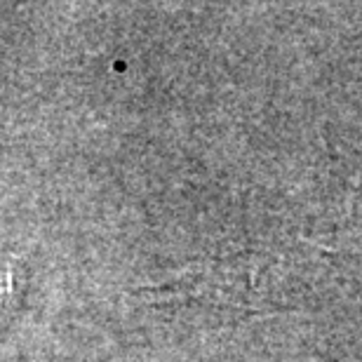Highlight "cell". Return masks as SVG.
Instances as JSON below:
<instances>
[{
  "mask_svg": "<svg viewBox=\"0 0 362 362\" xmlns=\"http://www.w3.org/2000/svg\"><path fill=\"white\" fill-rule=\"evenodd\" d=\"M12 292H14V285H12V271L7 269V271H5V275H3V280H0V322H3L7 306H10Z\"/></svg>",
  "mask_w": 362,
  "mask_h": 362,
  "instance_id": "6da1fadb",
  "label": "cell"
}]
</instances>
